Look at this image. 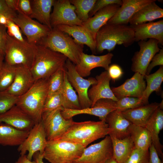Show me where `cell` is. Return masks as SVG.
Listing matches in <instances>:
<instances>
[{
    "label": "cell",
    "instance_id": "37",
    "mask_svg": "<svg viewBox=\"0 0 163 163\" xmlns=\"http://www.w3.org/2000/svg\"><path fill=\"white\" fill-rule=\"evenodd\" d=\"M62 104V89L56 93L47 95L44 104L42 114L49 113L58 109L63 108Z\"/></svg>",
    "mask_w": 163,
    "mask_h": 163
},
{
    "label": "cell",
    "instance_id": "41",
    "mask_svg": "<svg viewBox=\"0 0 163 163\" xmlns=\"http://www.w3.org/2000/svg\"><path fill=\"white\" fill-rule=\"evenodd\" d=\"M5 26L7 34L9 36L21 42L27 41L23 37L20 28L11 20L8 19Z\"/></svg>",
    "mask_w": 163,
    "mask_h": 163
},
{
    "label": "cell",
    "instance_id": "44",
    "mask_svg": "<svg viewBox=\"0 0 163 163\" xmlns=\"http://www.w3.org/2000/svg\"><path fill=\"white\" fill-rule=\"evenodd\" d=\"M17 12L30 17L32 13L30 0H18Z\"/></svg>",
    "mask_w": 163,
    "mask_h": 163
},
{
    "label": "cell",
    "instance_id": "5",
    "mask_svg": "<svg viewBox=\"0 0 163 163\" xmlns=\"http://www.w3.org/2000/svg\"><path fill=\"white\" fill-rule=\"evenodd\" d=\"M38 44L63 55L75 65L79 63L83 52L84 45L56 27L52 28L47 36Z\"/></svg>",
    "mask_w": 163,
    "mask_h": 163
},
{
    "label": "cell",
    "instance_id": "33",
    "mask_svg": "<svg viewBox=\"0 0 163 163\" xmlns=\"http://www.w3.org/2000/svg\"><path fill=\"white\" fill-rule=\"evenodd\" d=\"M146 86L140 98L145 104H149L148 99L153 91L159 92L163 81V66H160L155 72L144 76Z\"/></svg>",
    "mask_w": 163,
    "mask_h": 163
},
{
    "label": "cell",
    "instance_id": "12",
    "mask_svg": "<svg viewBox=\"0 0 163 163\" xmlns=\"http://www.w3.org/2000/svg\"><path fill=\"white\" fill-rule=\"evenodd\" d=\"M47 141L41 121L35 124L30 131L27 137L22 143L18 146V150L21 155L26 154L31 161L34 154L39 152L43 154L46 145Z\"/></svg>",
    "mask_w": 163,
    "mask_h": 163
},
{
    "label": "cell",
    "instance_id": "21",
    "mask_svg": "<svg viewBox=\"0 0 163 163\" xmlns=\"http://www.w3.org/2000/svg\"><path fill=\"white\" fill-rule=\"evenodd\" d=\"M35 82L30 69L22 66H16L13 82L4 91L18 97L26 93L32 87Z\"/></svg>",
    "mask_w": 163,
    "mask_h": 163
},
{
    "label": "cell",
    "instance_id": "30",
    "mask_svg": "<svg viewBox=\"0 0 163 163\" xmlns=\"http://www.w3.org/2000/svg\"><path fill=\"white\" fill-rule=\"evenodd\" d=\"M54 1L55 0H30L32 13L30 17L35 18L38 22L52 29L50 21L51 12Z\"/></svg>",
    "mask_w": 163,
    "mask_h": 163
},
{
    "label": "cell",
    "instance_id": "53",
    "mask_svg": "<svg viewBox=\"0 0 163 163\" xmlns=\"http://www.w3.org/2000/svg\"><path fill=\"white\" fill-rule=\"evenodd\" d=\"M104 163H118L113 157L110 158L106 160Z\"/></svg>",
    "mask_w": 163,
    "mask_h": 163
},
{
    "label": "cell",
    "instance_id": "39",
    "mask_svg": "<svg viewBox=\"0 0 163 163\" xmlns=\"http://www.w3.org/2000/svg\"><path fill=\"white\" fill-rule=\"evenodd\" d=\"M18 97L0 91V115L8 111L16 104Z\"/></svg>",
    "mask_w": 163,
    "mask_h": 163
},
{
    "label": "cell",
    "instance_id": "1",
    "mask_svg": "<svg viewBox=\"0 0 163 163\" xmlns=\"http://www.w3.org/2000/svg\"><path fill=\"white\" fill-rule=\"evenodd\" d=\"M95 41L97 53L105 50L110 52L117 45L128 47L135 41L133 30L131 26L107 23L97 32Z\"/></svg>",
    "mask_w": 163,
    "mask_h": 163
},
{
    "label": "cell",
    "instance_id": "55",
    "mask_svg": "<svg viewBox=\"0 0 163 163\" xmlns=\"http://www.w3.org/2000/svg\"><path fill=\"white\" fill-rule=\"evenodd\" d=\"M74 163L73 162H68V163Z\"/></svg>",
    "mask_w": 163,
    "mask_h": 163
},
{
    "label": "cell",
    "instance_id": "43",
    "mask_svg": "<svg viewBox=\"0 0 163 163\" xmlns=\"http://www.w3.org/2000/svg\"><path fill=\"white\" fill-rule=\"evenodd\" d=\"M157 66H163V49L160 50L152 58L147 69L146 75L149 74L155 67Z\"/></svg>",
    "mask_w": 163,
    "mask_h": 163
},
{
    "label": "cell",
    "instance_id": "22",
    "mask_svg": "<svg viewBox=\"0 0 163 163\" xmlns=\"http://www.w3.org/2000/svg\"><path fill=\"white\" fill-rule=\"evenodd\" d=\"M133 29L135 41L153 39L163 45V20L131 26Z\"/></svg>",
    "mask_w": 163,
    "mask_h": 163
},
{
    "label": "cell",
    "instance_id": "18",
    "mask_svg": "<svg viewBox=\"0 0 163 163\" xmlns=\"http://www.w3.org/2000/svg\"><path fill=\"white\" fill-rule=\"evenodd\" d=\"M0 123L7 124L17 129L25 131H30L35 124L33 119L16 105L0 115Z\"/></svg>",
    "mask_w": 163,
    "mask_h": 163
},
{
    "label": "cell",
    "instance_id": "29",
    "mask_svg": "<svg viewBox=\"0 0 163 163\" xmlns=\"http://www.w3.org/2000/svg\"><path fill=\"white\" fill-rule=\"evenodd\" d=\"M156 0L147 5L139 10L130 19L131 26L138 25L163 18V9L155 3Z\"/></svg>",
    "mask_w": 163,
    "mask_h": 163
},
{
    "label": "cell",
    "instance_id": "24",
    "mask_svg": "<svg viewBox=\"0 0 163 163\" xmlns=\"http://www.w3.org/2000/svg\"><path fill=\"white\" fill-rule=\"evenodd\" d=\"M150 133L152 144L156 150L159 157L163 159V146L159 136L163 128V103L162 101L159 107L152 114L145 127Z\"/></svg>",
    "mask_w": 163,
    "mask_h": 163
},
{
    "label": "cell",
    "instance_id": "20",
    "mask_svg": "<svg viewBox=\"0 0 163 163\" xmlns=\"http://www.w3.org/2000/svg\"><path fill=\"white\" fill-rule=\"evenodd\" d=\"M95 78L97 82V83L92 85L88 91V97L92 103L91 107L101 99H108L114 101L118 100L110 87V82L111 79L107 71L102 72L97 75Z\"/></svg>",
    "mask_w": 163,
    "mask_h": 163
},
{
    "label": "cell",
    "instance_id": "42",
    "mask_svg": "<svg viewBox=\"0 0 163 163\" xmlns=\"http://www.w3.org/2000/svg\"><path fill=\"white\" fill-rule=\"evenodd\" d=\"M122 3V0H97L89 13V18L92 17L98 11L107 5L116 4L121 6Z\"/></svg>",
    "mask_w": 163,
    "mask_h": 163
},
{
    "label": "cell",
    "instance_id": "25",
    "mask_svg": "<svg viewBox=\"0 0 163 163\" xmlns=\"http://www.w3.org/2000/svg\"><path fill=\"white\" fill-rule=\"evenodd\" d=\"M105 122L110 129L109 136L122 139L130 136L129 128L132 124L116 110L108 114Z\"/></svg>",
    "mask_w": 163,
    "mask_h": 163
},
{
    "label": "cell",
    "instance_id": "10",
    "mask_svg": "<svg viewBox=\"0 0 163 163\" xmlns=\"http://www.w3.org/2000/svg\"><path fill=\"white\" fill-rule=\"evenodd\" d=\"M63 109L59 108L42 114L41 121L47 141L59 139L74 122L72 118L66 120L62 117L61 111Z\"/></svg>",
    "mask_w": 163,
    "mask_h": 163
},
{
    "label": "cell",
    "instance_id": "52",
    "mask_svg": "<svg viewBox=\"0 0 163 163\" xmlns=\"http://www.w3.org/2000/svg\"><path fill=\"white\" fill-rule=\"evenodd\" d=\"M9 19H10L5 14H0V24L5 26Z\"/></svg>",
    "mask_w": 163,
    "mask_h": 163
},
{
    "label": "cell",
    "instance_id": "34",
    "mask_svg": "<svg viewBox=\"0 0 163 163\" xmlns=\"http://www.w3.org/2000/svg\"><path fill=\"white\" fill-rule=\"evenodd\" d=\"M62 107L63 109L71 110L81 109L78 95L69 82L66 72L62 89Z\"/></svg>",
    "mask_w": 163,
    "mask_h": 163
},
{
    "label": "cell",
    "instance_id": "15",
    "mask_svg": "<svg viewBox=\"0 0 163 163\" xmlns=\"http://www.w3.org/2000/svg\"><path fill=\"white\" fill-rule=\"evenodd\" d=\"M116 101L108 99L97 101L94 106L89 108L79 110L63 109L61 111L62 117L66 120L80 114H88L97 117L100 121H105L108 114L116 110Z\"/></svg>",
    "mask_w": 163,
    "mask_h": 163
},
{
    "label": "cell",
    "instance_id": "54",
    "mask_svg": "<svg viewBox=\"0 0 163 163\" xmlns=\"http://www.w3.org/2000/svg\"><path fill=\"white\" fill-rule=\"evenodd\" d=\"M4 56L2 54H0V70L4 63Z\"/></svg>",
    "mask_w": 163,
    "mask_h": 163
},
{
    "label": "cell",
    "instance_id": "11",
    "mask_svg": "<svg viewBox=\"0 0 163 163\" xmlns=\"http://www.w3.org/2000/svg\"><path fill=\"white\" fill-rule=\"evenodd\" d=\"M158 41L155 39L141 40L138 43L140 49L132 59V70L145 76L147 68L153 56L160 51Z\"/></svg>",
    "mask_w": 163,
    "mask_h": 163
},
{
    "label": "cell",
    "instance_id": "35",
    "mask_svg": "<svg viewBox=\"0 0 163 163\" xmlns=\"http://www.w3.org/2000/svg\"><path fill=\"white\" fill-rule=\"evenodd\" d=\"M97 0H69L75 8V12L79 19L82 22L89 18V14Z\"/></svg>",
    "mask_w": 163,
    "mask_h": 163
},
{
    "label": "cell",
    "instance_id": "40",
    "mask_svg": "<svg viewBox=\"0 0 163 163\" xmlns=\"http://www.w3.org/2000/svg\"><path fill=\"white\" fill-rule=\"evenodd\" d=\"M149 151H144L135 148L123 163H148Z\"/></svg>",
    "mask_w": 163,
    "mask_h": 163
},
{
    "label": "cell",
    "instance_id": "16",
    "mask_svg": "<svg viewBox=\"0 0 163 163\" xmlns=\"http://www.w3.org/2000/svg\"><path fill=\"white\" fill-rule=\"evenodd\" d=\"M113 56V55L110 53L103 55L97 56L93 54L88 55L83 52L79 63L75 65L76 70L83 78L90 75L91 70L95 68L102 67L107 71Z\"/></svg>",
    "mask_w": 163,
    "mask_h": 163
},
{
    "label": "cell",
    "instance_id": "46",
    "mask_svg": "<svg viewBox=\"0 0 163 163\" xmlns=\"http://www.w3.org/2000/svg\"><path fill=\"white\" fill-rule=\"evenodd\" d=\"M7 34L6 26L0 24V54L4 56Z\"/></svg>",
    "mask_w": 163,
    "mask_h": 163
},
{
    "label": "cell",
    "instance_id": "36",
    "mask_svg": "<svg viewBox=\"0 0 163 163\" xmlns=\"http://www.w3.org/2000/svg\"><path fill=\"white\" fill-rule=\"evenodd\" d=\"M16 66L10 65L4 62L0 70V91H5L11 85L14 81Z\"/></svg>",
    "mask_w": 163,
    "mask_h": 163
},
{
    "label": "cell",
    "instance_id": "14",
    "mask_svg": "<svg viewBox=\"0 0 163 163\" xmlns=\"http://www.w3.org/2000/svg\"><path fill=\"white\" fill-rule=\"evenodd\" d=\"M53 7L50 19L52 28L60 25H82L69 0H55Z\"/></svg>",
    "mask_w": 163,
    "mask_h": 163
},
{
    "label": "cell",
    "instance_id": "49",
    "mask_svg": "<svg viewBox=\"0 0 163 163\" xmlns=\"http://www.w3.org/2000/svg\"><path fill=\"white\" fill-rule=\"evenodd\" d=\"M6 4L8 7L16 12L18 10V0H5Z\"/></svg>",
    "mask_w": 163,
    "mask_h": 163
},
{
    "label": "cell",
    "instance_id": "38",
    "mask_svg": "<svg viewBox=\"0 0 163 163\" xmlns=\"http://www.w3.org/2000/svg\"><path fill=\"white\" fill-rule=\"evenodd\" d=\"M66 69L61 68L52 75L49 78L48 95L61 90L62 88Z\"/></svg>",
    "mask_w": 163,
    "mask_h": 163
},
{
    "label": "cell",
    "instance_id": "9",
    "mask_svg": "<svg viewBox=\"0 0 163 163\" xmlns=\"http://www.w3.org/2000/svg\"><path fill=\"white\" fill-rule=\"evenodd\" d=\"M68 79L78 93L81 109L89 108L92 103L88 96V91L90 86L97 83L95 78L89 77L84 79L77 72L75 65L67 59L65 63Z\"/></svg>",
    "mask_w": 163,
    "mask_h": 163
},
{
    "label": "cell",
    "instance_id": "47",
    "mask_svg": "<svg viewBox=\"0 0 163 163\" xmlns=\"http://www.w3.org/2000/svg\"><path fill=\"white\" fill-rule=\"evenodd\" d=\"M5 14L11 20L17 14L16 12L8 7L5 0H0V14Z\"/></svg>",
    "mask_w": 163,
    "mask_h": 163
},
{
    "label": "cell",
    "instance_id": "50",
    "mask_svg": "<svg viewBox=\"0 0 163 163\" xmlns=\"http://www.w3.org/2000/svg\"><path fill=\"white\" fill-rule=\"evenodd\" d=\"M15 163H37L35 160L32 161L29 160L26 155H21Z\"/></svg>",
    "mask_w": 163,
    "mask_h": 163
},
{
    "label": "cell",
    "instance_id": "45",
    "mask_svg": "<svg viewBox=\"0 0 163 163\" xmlns=\"http://www.w3.org/2000/svg\"><path fill=\"white\" fill-rule=\"evenodd\" d=\"M107 72L111 79L113 80L119 79L123 73L121 67L117 64L109 66Z\"/></svg>",
    "mask_w": 163,
    "mask_h": 163
},
{
    "label": "cell",
    "instance_id": "32",
    "mask_svg": "<svg viewBox=\"0 0 163 163\" xmlns=\"http://www.w3.org/2000/svg\"><path fill=\"white\" fill-rule=\"evenodd\" d=\"M129 134L135 147L140 150L147 151L152 144L150 134L144 127L132 124L129 128Z\"/></svg>",
    "mask_w": 163,
    "mask_h": 163
},
{
    "label": "cell",
    "instance_id": "17",
    "mask_svg": "<svg viewBox=\"0 0 163 163\" xmlns=\"http://www.w3.org/2000/svg\"><path fill=\"white\" fill-rule=\"evenodd\" d=\"M144 78V76L136 72L131 78L127 79L121 85L112 88L111 90L118 99L126 97L140 98L146 86Z\"/></svg>",
    "mask_w": 163,
    "mask_h": 163
},
{
    "label": "cell",
    "instance_id": "51",
    "mask_svg": "<svg viewBox=\"0 0 163 163\" xmlns=\"http://www.w3.org/2000/svg\"><path fill=\"white\" fill-rule=\"evenodd\" d=\"M34 160L37 161V163H46L43 161V155L38 152L35 153L33 155Z\"/></svg>",
    "mask_w": 163,
    "mask_h": 163
},
{
    "label": "cell",
    "instance_id": "19",
    "mask_svg": "<svg viewBox=\"0 0 163 163\" xmlns=\"http://www.w3.org/2000/svg\"><path fill=\"white\" fill-rule=\"evenodd\" d=\"M155 0H123L122 4L107 23L127 25L139 10Z\"/></svg>",
    "mask_w": 163,
    "mask_h": 163
},
{
    "label": "cell",
    "instance_id": "2",
    "mask_svg": "<svg viewBox=\"0 0 163 163\" xmlns=\"http://www.w3.org/2000/svg\"><path fill=\"white\" fill-rule=\"evenodd\" d=\"M110 133L108 125L105 121H74L67 131L58 139L71 141L86 148L93 142L109 135Z\"/></svg>",
    "mask_w": 163,
    "mask_h": 163
},
{
    "label": "cell",
    "instance_id": "4",
    "mask_svg": "<svg viewBox=\"0 0 163 163\" xmlns=\"http://www.w3.org/2000/svg\"><path fill=\"white\" fill-rule=\"evenodd\" d=\"M49 78L35 81L26 93L18 97L16 104L33 119L35 124L41 121L43 108L48 94Z\"/></svg>",
    "mask_w": 163,
    "mask_h": 163
},
{
    "label": "cell",
    "instance_id": "6",
    "mask_svg": "<svg viewBox=\"0 0 163 163\" xmlns=\"http://www.w3.org/2000/svg\"><path fill=\"white\" fill-rule=\"evenodd\" d=\"M85 148L77 143L61 139L47 141L43 158L50 163L73 162L80 157Z\"/></svg>",
    "mask_w": 163,
    "mask_h": 163
},
{
    "label": "cell",
    "instance_id": "27",
    "mask_svg": "<svg viewBox=\"0 0 163 163\" xmlns=\"http://www.w3.org/2000/svg\"><path fill=\"white\" fill-rule=\"evenodd\" d=\"M160 103H152L121 112L133 124L145 127L149 119L159 107Z\"/></svg>",
    "mask_w": 163,
    "mask_h": 163
},
{
    "label": "cell",
    "instance_id": "8",
    "mask_svg": "<svg viewBox=\"0 0 163 163\" xmlns=\"http://www.w3.org/2000/svg\"><path fill=\"white\" fill-rule=\"evenodd\" d=\"M18 13L11 20L19 27L22 33L26 36L27 42L31 44H38L52 29L29 16Z\"/></svg>",
    "mask_w": 163,
    "mask_h": 163
},
{
    "label": "cell",
    "instance_id": "48",
    "mask_svg": "<svg viewBox=\"0 0 163 163\" xmlns=\"http://www.w3.org/2000/svg\"><path fill=\"white\" fill-rule=\"evenodd\" d=\"M149 157L148 163H163L152 144L149 147Z\"/></svg>",
    "mask_w": 163,
    "mask_h": 163
},
{
    "label": "cell",
    "instance_id": "3",
    "mask_svg": "<svg viewBox=\"0 0 163 163\" xmlns=\"http://www.w3.org/2000/svg\"><path fill=\"white\" fill-rule=\"evenodd\" d=\"M67 58L63 55L40 45H37L30 71L35 81L49 78L65 67Z\"/></svg>",
    "mask_w": 163,
    "mask_h": 163
},
{
    "label": "cell",
    "instance_id": "23",
    "mask_svg": "<svg viewBox=\"0 0 163 163\" xmlns=\"http://www.w3.org/2000/svg\"><path fill=\"white\" fill-rule=\"evenodd\" d=\"M120 6L116 4L107 5L98 11L82 25L92 34L95 40L97 32L115 14Z\"/></svg>",
    "mask_w": 163,
    "mask_h": 163
},
{
    "label": "cell",
    "instance_id": "7",
    "mask_svg": "<svg viewBox=\"0 0 163 163\" xmlns=\"http://www.w3.org/2000/svg\"><path fill=\"white\" fill-rule=\"evenodd\" d=\"M36 45L18 41L7 34L5 62L12 66H22L30 69L33 64Z\"/></svg>",
    "mask_w": 163,
    "mask_h": 163
},
{
    "label": "cell",
    "instance_id": "31",
    "mask_svg": "<svg viewBox=\"0 0 163 163\" xmlns=\"http://www.w3.org/2000/svg\"><path fill=\"white\" fill-rule=\"evenodd\" d=\"M109 136L112 141V157L118 163H123L135 148L131 137L129 136L123 139H118Z\"/></svg>",
    "mask_w": 163,
    "mask_h": 163
},
{
    "label": "cell",
    "instance_id": "28",
    "mask_svg": "<svg viewBox=\"0 0 163 163\" xmlns=\"http://www.w3.org/2000/svg\"><path fill=\"white\" fill-rule=\"evenodd\" d=\"M30 131L17 129L7 124L0 123V145L19 146L27 136Z\"/></svg>",
    "mask_w": 163,
    "mask_h": 163
},
{
    "label": "cell",
    "instance_id": "13",
    "mask_svg": "<svg viewBox=\"0 0 163 163\" xmlns=\"http://www.w3.org/2000/svg\"><path fill=\"white\" fill-rule=\"evenodd\" d=\"M112 155V141L108 135L100 142L85 148L80 157L73 163H104Z\"/></svg>",
    "mask_w": 163,
    "mask_h": 163
},
{
    "label": "cell",
    "instance_id": "26",
    "mask_svg": "<svg viewBox=\"0 0 163 163\" xmlns=\"http://www.w3.org/2000/svg\"><path fill=\"white\" fill-rule=\"evenodd\" d=\"M55 27L72 37L78 43L87 46L93 54L96 53L95 39L91 33L82 25H60Z\"/></svg>",
    "mask_w": 163,
    "mask_h": 163
}]
</instances>
